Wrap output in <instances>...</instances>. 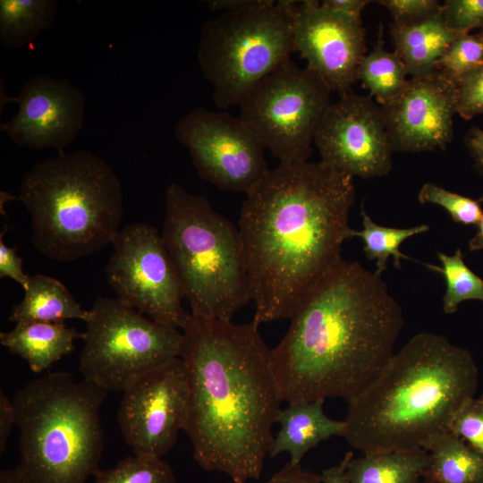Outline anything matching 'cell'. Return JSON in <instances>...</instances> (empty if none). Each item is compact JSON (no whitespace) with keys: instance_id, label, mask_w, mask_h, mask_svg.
Listing matches in <instances>:
<instances>
[{"instance_id":"1","label":"cell","mask_w":483,"mask_h":483,"mask_svg":"<svg viewBox=\"0 0 483 483\" xmlns=\"http://www.w3.org/2000/svg\"><path fill=\"white\" fill-rule=\"evenodd\" d=\"M353 177L321 161L279 163L242 202L243 245L253 320L287 318L300 297L352 238Z\"/></svg>"},{"instance_id":"2","label":"cell","mask_w":483,"mask_h":483,"mask_svg":"<svg viewBox=\"0 0 483 483\" xmlns=\"http://www.w3.org/2000/svg\"><path fill=\"white\" fill-rule=\"evenodd\" d=\"M271 350L281 401L349 402L394 354L403 326L400 305L377 274L341 258L293 305Z\"/></svg>"},{"instance_id":"3","label":"cell","mask_w":483,"mask_h":483,"mask_svg":"<svg viewBox=\"0 0 483 483\" xmlns=\"http://www.w3.org/2000/svg\"><path fill=\"white\" fill-rule=\"evenodd\" d=\"M258 326L190 313L182 333L189 386L183 430L199 465L233 483L260 477L281 411L271 350Z\"/></svg>"},{"instance_id":"4","label":"cell","mask_w":483,"mask_h":483,"mask_svg":"<svg viewBox=\"0 0 483 483\" xmlns=\"http://www.w3.org/2000/svg\"><path fill=\"white\" fill-rule=\"evenodd\" d=\"M479 370L466 349L419 333L348 402L343 437L363 454L423 448L474 397Z\"/></svg>"},{"instance_id":"5","label":"cell","mask_w":483,"mask_h":483,"mask_svg":"<svg viewBox=\"0 0 483 483\" xmlns=\"http://www.w3.org/2000/svg\"><path fill=\"white\" fill-rule=\"evenodd\" d=\"M30 215L35 248L71 262L112 243L123 213L119 178L98 156L61 152L23 176L19 195Z\"/></svg>"},{"instance_id":"6","label":"cell","mask_w":483,"mask_h":483,"mask_svg":"<svg viewBox=\"0 0 483 483\" xmlns=\"http://www.w3.org/2000/svg\"><path fill=\"white\" fill-rule=\"evenodd\" d=\"M107 391L55 372L30 381L13 398L20 429L22 483H86L103 451L99 411Z\"/></svg>"},{"instance_id":"7","label":"cell","mask_w":483,"mask_h":483,"mask_svg":"<svg viewBox=\"0 0 483 483\" xmlns=\"http://www.w3.org/2000/svg\"><path fill=\"white\" fill-rule=\"evenodd\" d=\"M165 199L161 236L191 314L231 321L251 301L238 228L206 198L177 183L167 187Z\"/></svg>"},{"instance_id":"8","label":"cell","mask_w":483,"mask_h":483,"mask_svg":"<svg viewBox=\"0 0 483 483\" xmlns=\"http://www.w3.org/2000/svg\"><path fill=\"white\" fill-rule=\"evenodd\" d=\"M291 0H264L253 8L221 13L201 28L198 60L219 109L239 106L260 80L296 52Z\"/></svg>"},{"instance_id":"9","label":"cell","mask_w":483,"mask_h":483,"mask_svg":"<svg viewBox=\"0 0 483 483\" xmlns=\"http://www.w3.org/2000/svg\"><path fill=\"white\" fill-rule=\"evenodd\" d=\"M81 335L79 371L108 391H124L151 370L180 357L182 335L118 298L98 297Z\"/></svg>"},{"instance_id":"10","label":"cell","mask_w":483,"mask_h":483,"mask_svg":"<svg viewBox=\"0 0 483 483\" xmlns=\"http://www.w3.org/2000/svg\"><path fill=\"white\" fill-rule=\"evenodd\" d=\"M331 92L317 73L290 60L252 87L239 105V117L280 163L304 162L332 104Z\"/></svg>"},{"instance_id":"11","label":"cell","mask_w":483,"mask_h":483,"mask_svg":"<svg viewBox=\"0 0 483 483\" xmlns=\"http://www.w3.org/2000/svg\"><path fill=\"white\" fill-rule=\"evenodd\" d=\"M112 245L106 274L117 298L158 323L182 328L189 317L182 305L184 292L157 229L129 225Z\"/></svg>"},{"instance_id":"12","label":"cell","mask_w":483,"mask_h":483,"mask_svg":"<svg viewBox=\"0 0 483 483\" xmlns=\"http://www.w3.org/2000/svg\"><path fill=\"white\" fill-rule=\"evenodd\" d=\"M174 133L200 178L223 191L247 194L268 173L265 148L240 117L198 106Z\"/></svg>"},{"instance_id":"13","label":"cell","mask_w":483,"mask_h":483,"mask_svg":"<svg viewBox=\"0 0 483 483\" xmlns=\"http://www.w3.org/2000/svg\"><path fill=\"white\" fill-rule=\"evenodd\" d=\"M189 404L187 372L174 358L147 373L123 391L117 421L136 455L160 457L183 430Z\"/></svg>"},{"instance_id":"14","label":"cell","mask_w":483,"mask_h":483,"mask_svg":"<svg viewBox=\"0 0 483 483\" xmlns=\"http://www.w3.org/2000/svg\"><path fill=\"white\" fill-rule=\"evenodd\" d=\"M321 162L363 179L386 175L393 148L380 105L352 91L329 106L314 139Z\"/></svg>"},{"instance_id":"15","label":"cell","mask_w":483,"mask_h":483,"mask_svg":"<svg viewBox=\"0 0 483 483\" xmlns=\"http://www.w3.org/2000/svg\"><path fill=\"white\" fill-rule=\"evenodd\" d=\"M292 30L296 52L332 92L352 91L366 55L360 16L344 13L318 1H294Z\"/></svg>"},{"instance_id":"16","label":"cell","mask_w":483,"mask_h":483,"mask_svg":"<svg viewBox=\"0 0 483 483\" xmlns=\"http://www.w3.org/2000/svg\"><path fill=\"white\" fill-rule=\"evenodd\" d=\"M381 107L393 150L443 149L453 136L456 83L438 70L411 77L402 90Z\"/></svg>"},{"instance_id":"17","label":"cell","mask_w":483,"mask_h":483,"mask_svg":"<svg viewBox=\"0 0 483 483\" xmlns=\"http://www.w3.org/2000/svg\"><path fill=\"white\" fill-rule=\"evenodd\" d=\"M12 100L18 103V111L1 129L20 147L61 153L82 128L85 97L65 79L37 75Z\"/></svg>"},{"instance_id":"18","label":"cell","mask_w":483,"mask_h":483,"mask_svg":"<svg viewBox=\"0 0 483 483\" xmlns=\"http://www.w3.org/2000/svg\"><path fill=\"white\" fill-rule=\"evenodd\" d=\"M324 399L291 403L281 409L277 423L280 429L274 436L270 457L288 453L289 462L301 465L304 455L322 441L343 436L345 424L330 419L324 411Z\"/></svg>"},{"instance_id":"19","label":"cell","mask_w":483,"mask_h":483,"mask_svg":"<svg viewBox=\"0 0 483 483\" xmlns=\"http://www.w3.org/2000/svg\"><path fill=\"white\" fill-rule=\"evenodd\" d=\"M81 335L64 323L25 322L1 332L0 343L11 353L24 359L33 372L39 373L69 354L74 340Z\"/></svg>"},{"instance_id":"20","label":"cell","mask_w":483,"mask_h":483,"mask_svg":"<svg viewBox=\"0 0 483 483\" xmlns=\"http://www.w3.org/2000/svg\"><path fill=\"white\" fill-rule=\"evenodd\" d=\"M395 53L411 77L436 70V64L457 34L445 25L442 11L411 24L391 25Z\"/></svg>"},{"instance_id":"21","label":"cell","mask_w":483,"mask_h":483,"mask_svg":"<svg viewBox=\"0 0 483 483\" xmlns=\"http://www.w3.org/2000/svg\"><path fill=\"white\" fill-rule=\"evenodd\" d=\"M89 310L83 309L70 291L58 280L44 275H30L21 302L13 306L9 320L17 323H64L66 319L87 321Z\"/></svg>"},{"instance_id":"22","label":"cell","mask_w":483,"mask_h":483,"mask_svg":"<svg viewBox=\"0 0 483 483\" xmlns=\"http://www.w3.org/2000/svg\"><path fill=\"white\" fill-rule=\"evenodd\" d=\"M429 463L423 478L432 483H483V453L446 431L428 446Z\"/></svg>"},{"instance_id":"23","label":"cell","mask_w":483,"mask_h":483,"mask_svg":"<svg viewBox=\"0 0 483 483\" xmlns=\"http://www.w3.org/2000/svg\"><path fill=\"white\" fill-rule=\"evenodd\" d=\"M429 463L423 448L363 454L346 469L350 483H416Z\"/></svg>"},{"instance_id":"24","label":"cell","mask_w":483,"mask_h":483,"mask_svg":"<svg viewBox=\"0 0 483 483\" xmlns=\"http://www.w3.org/2000/svg\"><path fill=\"white\" fill-rule=\"evenodd\" d=\"M58 7L56 0H1L0 42L9 49L30 44L52 26Z\"/></svg>"},{"instance_id":"25","label":"cell","mask_w":483,"mask_h":483,"mask_svg":"<svg viewBox=\"0 0 483 483\" xmlns=\"http://www.w3.org/2000/svg\"><path fill=\"white\" fill-rule=\"evenodd\" d=\"M382 32L380 27L374 48L365 55L357 71V80L361 81L380 106L395 97L408 80L402 59L395 52L385 49Z\"/></svg>"},{"instance_id":"26","label":"cell","mask_w":483,"mask_h":483,"mask_svg":"<svg viewBox=\"0 0 483 483\" xmlns=\"http://www.w3.org/2000/svg\"><path fill=\"white\" fill-rule=\"evenodd\" d=\"M362 230H354L352 237L358 236L362 240L363 251L369 260H376V274L386 270L389 257H394V265L401 268V259L409 258L401 252V244L408 238L429 230L428 225H419L410 228L387 227L376 224L361 206Z\"/></svg>"},{"instance_id":"27","label":"cell","mask_w":483,"mask_h":483,"mask_svg":"<svg viewBox=\"0 0 483 483\" xmlns=\"http://www.w3.org/2000/svg\"><path fill=\"white\" fill-rule=\"evenodd\" d=\"M442 267L428 265L441 273L446 283L443 297V309L446 314L456 312L461 302L468 300L483 301V279L477 275L464 262L461 249L449 256L438 252Z\"/></svg>"},{"instance_id":"28","label":"cell","mask_w":483,"mask_h":483,"mask_svg":"<svg viewBox=\"0 0 483 483\" xmlns=\"http://www.w3.org/2000/svg\"><path fill=\"white\" fill-rule=\"evenodd\" d=\"M93 483H177L171 466L160 457L136 455L94 474Z\"/></svg>"},{"instance_id":"29","label":"cell","mask_w":483,"mask_h":483,"mask_svg":"<svg viewBox=\"0 0 483 483\" xmlns=\"http://www.w3.org/2000/svg\"><path fill=\"white\" fill-rule=\"evenodd\" d=\"M483 64V38L479 34H457L436 64L455 83L463 74Z\"/></svg>"},{"instance_id":"30","label":"cell","mask_w":483,"mask_h":483,"mask_svg":"<svg viewBox=\"0 0 483 483\" xmlns=\"http://www.w3.org/2000/svg\"><path fill=\"white\" fill-rule=\"evenodd\" d=\"M418 199L422 204L432 203L442 207L458 224L477 225L483 217V209L479 201L431 182L422 185Z\"/></svg>"},{"instance_id":"31","label":"cell","mask_w":483,"mask_h":483,"mask_svg":"<svg viewBox=\"0 0 483 483\" xmlns=\"http://www.w3.org/2000/svg\"><path fill=\"white\" fill-rule=\"evenodd\" d=\"M449 431L483 453V393L466 400L453 414Z\"/></svg>"},{"instance_id":"32","label":"cell","mask_w":483,"mask_h":483,"mask_svg":"<svg viewBox=\"0 0 483 483\" xmlns=\"http://www.w3.org/2000/svg\"><path fill=\"white\" fill-rule=\"evenodd\" d=\"M446 27L455 34H467L483 25V0H447L442 4Z\"/></svg>"},{"instance_id":"33","label":"cell","mask_w":483,"mask_h":483,"mask_svg":"<svg viewBox=\"0 0 483 483\" xmlns=\"http://www.w3.org/2000/svg\"><path fill=\"white\" fill-rule=\"evenodd\" d=\"M456 87V113L466 120L483 114V64L460 77Z\"/></svg>"},{"instance_id":"34","label":"cell","mask_w":483,"mask_h":483,"mask_svg":"<svg viewBox=\"0 0 483 483\" xmlns=\"http://www.w3.org/2000/svg\"><path fill=\"white\" fill-rule=\"evenodd\" d=\"M377 3L390 12L394 24L418 22L442 11V4L435 0H381Z\"/></svg>"},{"instance_id":"35","label":"cell","mask_w":483,"mask_h":483,"mask_svg":"<svg viewBox=\"0 0 483 483\" xmlns=\"http://www.w3.org/2000/svg\"><path fill=\"white\" fill-rule=\"evenodd\" d=\"M6 228L0 235V277H9L18 283L25 291L29 285L30 275L22 269V259L17 255L14 248L4 242Z\"/></svg>"},{"instance_id":"36","label":"cell","mask_w":483,"mask_h":483,"mask_svg":"<svg viewBox=\"0 0 483 483\" xmlns=\"http://www.w3.org/2000/svg\"><path fill=\"white\" fill-rule=\"evenodd\" d=\"M321 474L303 470L289 462L266 483H321Z\"/></svg>"},{"instance_id":"37","label":"cell","mask_w":483,"mask_h":483,"mask_svg":"<svg viewBox=\"0 0 483 483\" xmlns=\"http://www.w3.org/2000/svg\"><path fill=\"white\" fill-rule=\"evenodd\" d=\"M16 424L15 409L13 400L0 392V452L4 451L13 425Z\"/></svg>"},{"instance_id":"38","label":"cell","mask_w":483,"mask_h":483,"mask_svg":"<svg viewBox=\"0 0 483 483\" xmlns=\"http://www.w3.org/2000/svg\"><path fill=\"white\" fill-rule=\"evenodd\" d=\"M352 457L353 453L349 451L338 464L324 470L321 473V483H350L346 469Z\"/></svg>"},{"instance_id":"39","label":"cell","mask_w":483,"mask_h":483,"mask_svg":"<svg viewBox=\"0 0 483 483\" xmlns=\"http://www.w3.org/2000/svg\"><path fill=\"white\" fill-rule=\"evenodd\" d=\"M263 2L264 0H212L206 3L211 10L225 13L250 9Z\"/></svg>"},{"instance_id":"40","label":"cell","mask_w":483,"mask_h":483,"mask_svg":"<svg viewBox=\"0 0 483 483\" xmlns=\"http://www.w3.org/2000/svg\"><path fill=\"white\" fill-rule=\"evenodd\" d=\"M370 3L367 0H325L321 4L331 9L360 16L361 11Z\"/></svg>"},{"instance_id":"41","label":"cell","mask_w":483,"mask_h":483,"mask_svg":"<svg viewBox=\"0 0 483 483\" xmlns=\"http://www.w3.org/2000/svg\"><path fill=\"white\" fill-rule=\"evenodd\" d=\"M467 142L478 165L483 170V131L473 129L468 136Z\"/></svg>"},{"instance_id":"42","label":"cell","mask_w":483,"mask_h":483,"mask_svg":"<svg viewBox=\"0 0 483 483\" xmlns=\"http://www.w3.org/2000/svg\"><path fill=\"white\" fill-rule=\"evenodd\" d=\"M478 231L469 242V249L471 251L483 250V217L477 225Z\"/></svg>"},{"instance_id":"43","label":"cell","mask_w":483,"mask_h":483,"mask_svg":"<svg viewBox=\"0 0 483 483\" xmlns=\"http://www.w3.org/2000/svg\"><path fill=\"white\" fill-rule=\"evenodd\" d=\"M0 483H22L14 469L2 470L0 473Z\"/></svg>"},{"instance_id":"44","label":"cell","mask_w":483,"mask_h":483,"mask_svg":"<svg viewBox=\"0 0 483 483\" xmlns=\"http://www.w3.org/2000/svg\"><path fill=\"white\" fill-rule=\"evenodd\" d=\"M416 483H432L430 480L425 479V478H421L420 479H419Z\"/></svg>"},{"instance_id":"45","label":"cell","mask_w":483,"mask_h":483,"mask_svg":"<svg viewBox=\"0 0 483 483\" xmlns=\"http://www.w3.org/2000/svg\"><path fill=\"white\" fill-rule=\"evenodd\" d=\"M479 35L483 38V25L480 28V32L479 33Z\"/></svg>"}]
</instances>
